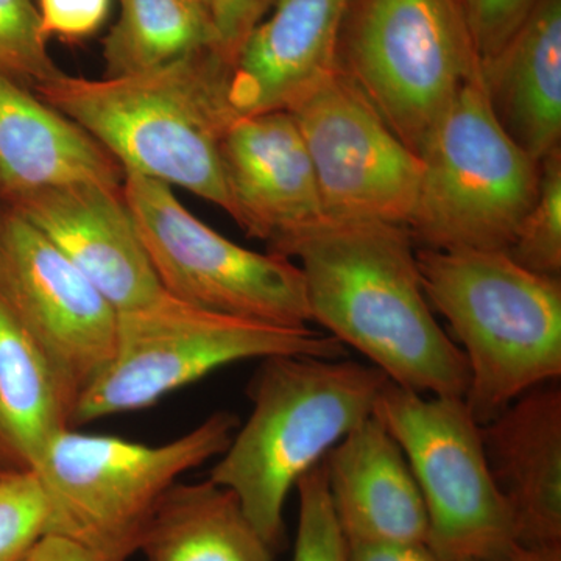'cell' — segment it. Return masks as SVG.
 Wrapping results in <instances>:
<instances>
[{
	"label": "cell",
	"mask_w": 561,
	"mask_h": 561,
	"mask_svg": "<svg viewBox=\"0 0 561 561\" xmlns=\"http://www.w3.org/2000/svg\"><path fill=\"white\" fill-rule=\"evenodd\" d=\"M70 415L49 360L0 300V474L35 470Z\"/></svg>",
	"instance_id": "20"
},
{
	"label": "cell",
	"mask_w": 561,
	"mask_h": 561,
	"mask_svg": "<svg viewBox=\"0 0 561 561\" xmlns=\"http://www.w3.org/2000/svg\"><path fill=\"white\" fill-rule=\"evenodd\" d=\"M389 379L373 365L313 356L262 359L249 383L251 413L209 481L234 494L273 553L286 545L284 505L298 481L362 421Z\"/></svg>",
	"instance_id": "3"
},
{
	"label": "cell",
	"mask_w": 561,
	"mask_h": 561,
	"mask_svg": "<svg viewBox=\"0 0 561 561\" xmlns=\"http://www.w3.org/2000/svg\"><path fill=\"white\" fill-rule=\"evenodd\" d=\"M122 180L121 165L90 133L0 70V205L61 184Z\"/></svg>",
	"instance_id": "18"
},
{
	"label": "cell",
	"mask_w": 561,
	"mask_h": 561,
	"mask_svg": "<svg viewBox=\"0 0 561 561\" xmlns=\"http://www.w3.org/2000/svg\"><path fill=\"white\" fill-rule=\"evenodd\" d=\"M147 561H273L234 494L209 481L179 483L144 531Z\"/></svg>",
	"instance_id": "21"
},
{
	"label": "cell",
	"mask_w": 561,
	"mask_h": 561,
	"mask_svg": "<svg viewBox=\"0 0 561 561\" xmlns=\"http://www.w3.org/2000/svg\"><path fill=\"white\" fill-rule=\"evenodd\" d=\"M122 192L165 294L210 312L308 327L305 280L294 261L214 231L161 181L124 172Z\"/></svg>",
	"instance_id": "10"
},
{
	"label": "cell",
	"mask_w": 561,
	"mask_h": 561,
	"mask_svg": "<svg viewBox=\"0 0 561 561\" xmlns=\"http://www.w3.org/2000/svg\"><path fill=\"white\" fill-rule=\"evenodd\" d=\"M497 489L511 505L518 545L561 548V389L527 391L481 424Z\"/></svg>",
	"instance_id": "16"
},
{
	"label": "cell",
	"mask_w": 561,
	"mask_h": 561,
	"mask_svg": "<svg viewBox=\"0 0 561 561\" xmlns=\"http://www.w3.org/2000/svg\"><path fill=\"white\" fill-rule=\"evenodd\" d=\"M348 561H442L424 542L348 541Z\"/></svg>",
	"instance_id": "30"
},
{
	"label": "cell",
	"mask_w": 561,
	"mask_h": 561,
	"mask_svg": "<svg viewBox=\"0 0 561 561\" xmlns=\"http://www.w3.org/2000/svg\"><path fill=\"white\" fill-rule=\"evenodd\" d=\"M275 3L276 0H208L217 47L230 65L243 41L267 18Z\"/></svg>",
	"instance_id": "29"
},
{
	"label": "cell",
	"mask_w": 561,
	"mask_h": 561,
	"mask_svg": "<svg viewBox=\"0 0 561 561\" xmlns=\"http://www.w3.org/2000/svg\"><path fill=\"white\" fill-rule=\"evenodd\" d=\"M481 77L505 133L534 160L561 140V0H540Z\"/></svg>",
	"instance_id": "19"
},
{
	"label": "cell",
	"mask_w": 561,
	"mask_h": 561,
	"mask_svg": "<svg viewBox=\"0 0 561 561\" xmlns=\"http://www.w3.org/2000/svg\"><path fill=\"white\" fill-rule=\"evenodd\" d=\"M111 0H38L41 28L47 39L79 41L101 31Z\"/></svg>",
	"instance_id": "28"
},
{
	"label": "cell",
	"mask_w": 561,
	"mask_h": 561,
	"mask_svg": "<svg viewBox=\"0 0 561 561\" xmlns=\"http://www.w3.org/2000/svg\"><path fill=\"white\" fill-rule=\"evenodd\" d=\"M512 260L540 275L561 273V149L541 161L537 198L507 251Z\"/></svg>",
	"instance_id": "23"
},
{
	"label": "cell",
	"mask_w": 561,
	"mask_h": 561,
	"mask_svg": "<svg viewBox=\"0 0 561 561\" xmlns=\"http://www.w3.org/2000/svg\"><path fill=\"white\" fill-rule=\"evenodd\" d=\"M231 65L214 47L101 80L62 72L32 91L108 151L122 171L180 187L228 214L221 142L238 119Z\"/></svg>",
	"instance_id": "2"
},
{
	"label": "cell",
	"mask_w": 561,
	"mask_h": 561,
	"mask_svg": "<svg viewBox=\"0 0 561 561\" xmlns=\"http://www.w3.org/2000/svg\"><path fill=\"white\" fill-rule=\"evenodd\" d=\"M431 308L448 321L470 371L468 408L486 423L561 376V279L501 250L416 249Z\"/></svg>",
	"instance_id": "4"
},
{
	"label": "cell",
	"mask_w": 561,
	"mask_h": 561,
	"mask_svg": "<svg viewBox=\"0 0 561 561\" xmlns=\"http://www.w3.org/2000/svg\"><path fill=\"white\" fill-rule=\"evenodd\" d=\"M228 214L268 251L323 224L311 158L289 111L238 117L221 142Z\"/></svg>",
	"instance_id": "14"
},
{
	"label": "cell",
	"mask_w": 561,
	"mask_h": 561,
	"mask_svg": "<svg viewBox=\"0 0 561 561\" xmlns=\"http://www.w3.org/2000/svg\"><path fill=\"white\" fill-rule=\"evenodd\" d=\"M50 508L35 471L0 474V561H25L49 534Z\"/></svg>",
	"instance_id": "25"
},
{
	"label": "cell",
	"mask_w": 561,
	"mask_h": 561,
	"mask_svg": "<svg viewBox=\"0 0 561 561\" xmlns=\"http://www.w3.org/2000/svg\"><path fill=\"white\" fill-rule=\"evenodd\" d=\"M375 415L400 443L427 513V542L442 561L496 560L518 545L511 505L497 489L481 424L465 398L387 383Z\"/></svg>",
	"instance_id": "9"
},
{
	"label": "cell",
	"mask_w": 561,
	"mask_h": 561,
	"mask_svg": "<svg viewBox=\"0 0 561 561\" xmlns=\"http://www.w3.org/2000/svg\"><path fill=\"white\" fill-rule=\"evenodd\" d=\"M540 0H461L479 60H489L519 31Z\"/></svg>",
	"instance_id": "27"
},
{
	"label": "cell",
	"mask_w": 561,
	"mask_h": 561,
	"mask_svg": "<svg viewBox=\"0 0 561 561\" xmlns=\"http://www.w3.org/2000/svg\"><path fill=\"white\" fill-rule=\"evenodd\" d=\"M271 253L300 268L311 321L391 383L465 398L467 359L435 319L408 227L323 221Z\"/></svg>",
	"instance_id": "1"
},
{
	"label": "cell",
	"mask_w": 561,
	"mask_h": 561,
	"mask_svg": "<svg viewBox=\"0 0 561 561\" xmlns=\"http://www.w3.org/2000/svg\"><path fill=\"white\" fill-rule=\"evenodd\" d=\"M103 39L105 77L161 68L194 51L219 50L208 7L198 0H119Z\"/></svg>",
	"instance_id": "22"
},
{
	"label": "cell",
	"mask_w": 561,
	"mask_h": 561,
	"mask_svg": "<svg viewBox=\"0 0 561 561\" xmlns=\"http://www.w3.org/2000/svg\"><path fill=\"white\" fill-rule=\"evenodd\" d=\"M354 0H276L231 62L236 116L287 111L339 69V47Z\"/></svg>",
	"instance_id": "15"
},
{
	"label": "cell",
	"mask_w": 561,
	"mask_h": 561,
	"mask_svg": "<svg viewBox=\"0 0 561 561\" xmlns=\"http://www.w3.org/2000/svg\"><path fill=\"white\" fill-rule=\"evenodd\" d=\"M295 489L300 513L291 561H348V540L332 508L323 460Z\"/></svg>",
	"instance_id": "26"
},
{
	"label": "cell",
	"mask_w": 561,
	"mask_h": 561,
	"mask_svg": "<svg viewBox=\"0 0 561 561\" xmlns=\"http://www.w3.org/2000/svg\"><path fill=\"white\" fill-rule=\"evenodd\" d=\"M287 111L311 158L324 221L408 227L423 162L345 70H334Z\"/></svg>",
	"instance_id": "11"
},
{
	"label": "cell",
	"mask_w": 561,
	"mask_h": 561,
	"mask_svg": "<svg viewBox=\"0 0 561 561\" xmlns=\"http://www.w3.org/2000/svg\"><path fill=\"white\" fill-rule=\"evenodd\" d=\"M273 356L341 359L345 346L290 328L195 308L162 291L119 312L113 357L73 405L72 426L142 411L227 365Z\"/></svg>",
	"instance_id": "6"
},
{
	"label": "cell",
	"mask_w": 561,
	"mask_h": 561,
	"mask_svg": "<svg viewBox=\"0 0 561 561\" xmlns=\"http://www.w3.org/2000/svg\"><path fill=\"white\" fill-rule=\"evenodd\" d=\"M328 491L348 541L427 542L426 507L400 443L376 415L323 459Z\"/></svg>",
	"instance_id": "17"
},
{
	"label": "cell",
	"mask_w": 561,
	"mask_h": 561,
	"mask_svg": "<svg viewBox=\"0 0 561 561\" xmlns=\"http://www.w3.org/2000/svg\"><path fill=\"white\" fill-rule=\"evenodd\" d=\"M476 561H561V548L548 549H527L519 548L511 556L502 557L496 560H476Z\"/></svg>",
	"instance_id": "32"
},
{
	"label": "cell",
	"mask_w": 561,
	"mask_h": 561,
	"mask_svg": "<svg viewBox=\"0 0 561 561\" xmlns=\"http://www.w3.org/2000/svg\"><path fill=\"white\" fill-rule=\"evenodd\" d=\"M198 2H202V3H203V5L208 7V0H198Z\"/></svg>",
	"instance_id": "33"
},
{
	"label": "cell",
	"mask_w": 561,
	"mask_h": 561,
	"mask_svg": "<svg viewBox=\"0 0 561 561\" xmlns=\"http://www.w3.org/2000/svg\"><path fill=\"white\" fill-rule=\"evenodd\" d=\"M0 300L49 360L72 412L113 357L119 312L49 239L3 205Z\"/></svg>",
	"instance_id": "12"
},
{
	"label": "cell",
	"mask_w": 561,
	"mask_h": 561,
	"mask_svg": "<svg viewBox=\"0 0 561 561\" xmlns=\"http://www.w3.org/2000/svg\"><path fill=\"white\" fill-rule=\"evenodd\" d=\"M7 208L49 239L117 312L140 308L164 291L140 242L122 184H61Z\"/></svg>",
	"instance_id": "13"
},
{
	"label": "cell",
	"mask_w": 561,
	"mask_h": 561,
	"mask_svg": "<svg viewBox=\"0 0 561 561\" xmlns=\"http://www.w3.org/2000/svg\"><path fill=\"white\" fill-rule=\"evenodd\" d=\"M345 24L339 68L419 154L481 72L461 0H354Z\"/></svg>",
	"instance_id": "8"
},
{
	"label": "cell",
	"mask_w": 561,
	"mask_h": 561,
	"mask_svg": "<svg viewBox=\"0 0 561 561\" xmlns=\"http://www.w3.org/2000/svg\"><path fill=\"white\" fill-rule=\"evenodd\" d=\"M25 561H99V559L79 542L61 535L46 534L33 546Z\"/></svg>",
	"instance_id": "31"
},
{
	"label": "cell",
	"mask_w": 561,
	"mask_h": 561,
	"mask_svg": "<svg viewBox=\"0 0 561 561\" xmlns=\"http://www.w3.org/2000/svg\"><path fill=\"white\" fill-rule=\"evenodd\" d=\"M423 173L409 231L421 249L508 251L537 198L541 161L505 133L481 72L419 153Z\"/></svg>",
	"instance_id": "7"
},
{
	"label": "cell",
	"mask_w": 561,
	"mask_h": 561,
	"mask_svg": "<svg viewBox=\"0 0 561 561\" xmlns=\"http://www.w3.org/2000/svg\"><path fill=\"white\" fill-rule=\"evenodd\" d=\"M236 430L232 413L216 412L158 446L60 432L33 470L49 501V534L79 542L99 561H127L180 476L220 457Z\"/></svg>",
	"instance_id": "5"
},
{
	"label": "cell",
	"mask_w": 561,
	"mask_h": 561,
	"mask_svg": "<svg viewBox=\"0 0 561 561\" xmlns=\"http://www.w3.org/2000/svg\"><path fill=\"white\" fill-rule=\"evenodd\" d=\"M0 70L25 87L58 79L33 0H0Z\"/></svg>",
	"instance_id": "24"
}]
</instances>
